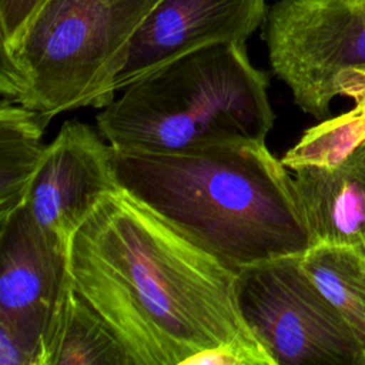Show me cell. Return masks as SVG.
<instances>
[{"mask_svg":"<svg viewBox=\"0 0 365 365\" xmlns=\"http://www.w3.org/2000/svg\"><path fill=\"white\" fill-rule=\"evenodd\" d=\"M67 261L73 287L131 365H187L227 345L271 358L240 312L237 271L123 188L78 227Z\"/></svg>","mask_w":365,"mask_h":365,"instance_id":"obj_1","label":"cell"},{"mask_svg":"<svg viewBox=\"0 0 365 365\" xmlns=\"http://www.w3.org/2000/svg\"><path fill=\"white\" fill-rule=\"evenodd\" d=\"M288 170L265 141L182 153L114 150L120 188L235 271L304 255L315 244Z\"/></svg>","mask_w":365,"mask_h":365,"instance_id":"obj_2","label":"cell"},{"mask_svg":"<svg viewBox=\"0 0 365 365\" xmlns=\"http://www.w3.org/2000/svg\"><path fill=\"white\" fill-rule=\"evenodd\" d=\"M275 114L268 76L252 66L245 43L211 44L128 84L96 117L114 150L182 153L265 141Z\"/></svg>","mask_w":365,"mask_h":365,"instance_id":"obj_3","label":"cell"},{"mask_svg":"<svg viewBox=\"0 0 365 365\" xmlns=\"http://www.w3.org/2000/svg\"><path fill=\"white\" fill-rule=\"evenodd\" d=\"M158 0H47L1 46V98L50 117L104 108L131 40Z\"/></svg>","mask_w":365,"mask_h":365,"instance_id":"obj_4","label":"cell"},{"mask_svg":"<svg viewBox=\"0 0 365 365\" xmlns=\"http://www.w3.org/2000/svg\"><path fill=\"white\" fill-rule=\"evenodd\" d=\"M272 71L324 118L336 97L365 108V0H278L264 20Z\"/></svg>","mask_w":365,"mask_h":365,"instance_id":"obj_5","label":"cell"},{"mask_svg":"<svg viewBox=\"0 0 365 365\" xmlns=\"http://www.w3.org/2000/svg\"><path fill=\"white\" fill-rule=\"evenodd\" d=\"M237 302L275 365H362L361 341L308 277L301 255L240 268Z\"/></svg>","mask_w":365,"mask_h":365,"instance_id":"obj_6","label":"cell"},{"mask_svg":"<svg viewBox=\"0 0 365 365\" xmlns=\"http://www.w3.org/2000/svg\"><path fill=\"white\" fill-rule=\"evenodd\" d=\"M118 188L114 148L98 128L67 120L46 145L24 205L44 231L68 244L97 204Z\"/></svg>","mask_w":365,"mask_h":365,"instance_id":"obj_7","label":"cell"},{"mask_svg":"<svg viewBox=\"0 0 365 365\" xmlns=\"http://www.w3.org/2000/svg\"><path fill=\"white\" fill-rule=\"evenodd\" d=\"M265 0H158L135 31L115 91L194 50L245 40L265 20Z\"/></svg>","mask_w":365,"mask_h":365,"instance_id":"obj_8","label":"cell"},{"mask_svg":"<svg viewBox=\"0 0 365 365\" xmlns=\"http://www.w3.org/2000/svg\"><path fill=\"white\" fill-rule=\"evenodd\" d=\"M68 244L44 231L26 205L0 224V311L51 315L68 284Z\"/></svg>","mask_w":365,"mask_h":365,"instance_id":"obj_9","label":"cell"},{"mask_svg":"<svg viewBox=\"0 0 365 365\" xmlns=\"http://www.w3.org/2000/svg\"><path fill=\"white\" fill-rule=\"evenodd\" d=\"M294 180L315 244L365 254V144L332 165L299 167Z\"/></svg>","mask_w":365,"mask_h":365,"instance_id":"obj_10","label":"cell"},{"mask_svg":"<svg viewBox=\"0 0 365 365\" xmlns=\"http://www.w3.org/2000/svg\"><path fill=\"white\" fill-rule=\"evenodd\" d=\"M40 365H131V362L108 324L68 279L47 322Z\"/></svg>","mask_w":365,"mask_h":365,"instance_id":"obj_11","label":"cell"},{"mask_svg":"<svg viewBox=\"0 0 365 365\" xmlns=\"http://www.w3.org/2000/svg\"><path fill=\"white\" fill-rule=\"evenodd\" d=\"M53 117L1 98L0 103V224L26 204Z\"/></svg>","mask_w":365,"mask_h":365,"instance_id":"obj_12","label":"cell"},{"mask_svg":"<svg viewBox=\"0 0 365 365\" xmlns=\"http://www.w3.org/2000/svg\"><path fill=\"white\" fill-rule=\"evenodd\" d=\"M301 264L365 346V254L352 247L315 244L301 255Z\"/></svg>","mask_w":365,"mask_h":365,"instance_id":"obj_13","label":"cell"},{"mask_svg":"<svg viewBox=\"0 0 365 365\" xmlns=\"http://www.w3.org/2000/svg\"><path fill=\"white\" fill-rule=\"evenodd\" d=\"M365 144V108L349 111L308 128L282 157L289 170L308 165H332Z\"/></svg>","mask_w":365,"mask_h":365,"instance_id":"obj_14","label":"cell"},{"mask_svg":"<svg viewBox=\"0 0 365 365\" xmlns=\"http://www.w3.org/2000/svg\"><path fill=\"white\" fill-rule=\"evenodd\" d=\"M51 315L0 311V365H40Z\"/></svg>","mask_w":365,"mask_h":365,"instance_id":"obj_15","label":"cell"},{"mask_svg":"<svg viewBox=\"0 0 365 365\" xmlns=\"http://www.w3.org/2000/svg\"><path fill=\"white\" fill-rule=\"evenodd\" d=\"M47 0H0V40L10 46Z\"/></svg>","mask_w":365,"mask_h":365,"instance_id":"obj_16","label":"cell"},{"mask_svg":"<svg viewBox=\"0 0 365 365\" xmlns=\"http://www.w3.org/2000/svg\"><path fill=\"white\" fill-rule=\"evenodd\" d=\"M362 365H365V346H364V356H362Z\"/></svg>","mask_w":365,"mask_h":365,"instance_id":"obj_17","label":"cell"},{"mask_svg":"<svg viewBox=\"0 0 365 365\" xmlns=\"http://www.w3.org/2000/svg\"><path fill=\"white\" fill-rule=\"evenodd\" d=\"M362 108H364V107H362Z\"/></svg>","mask_w":365,"mask_h":365,"instance_id":"obj_18","label":"cell"}]
</instances>
